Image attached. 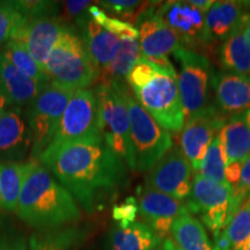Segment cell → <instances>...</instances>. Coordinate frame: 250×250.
Instances as JSON below:
<instances>
[{
    "mask_svg": "<svg viewBox=\"0 0 250 250\" xmlns=\"http://www.w3.org/2000/svg\"><path fill=\"white\" fill-rule=\"evenodd\" d=\"M37 160L87 213H94L127 182L125 162L103 138L48 147Z\"/></svg>",
    "mask_w": 250,
    "mask_h": 250,
    "instance_id": "cell-1",
    "label": "cell"
},
{
    "mask_svg": "<svg viewBox=\"0 0 250 250\" xmlns=\"http://www.w3.org/2000/svg\"><path fill=\"white\" fill-rule=\"evenodd\" d=\"M17 214L37 230L67 226L81 218L74 197L44 166L34 159L24 164Z\"/></svg>",
    "mask_w": 250,
    "mask_h": 250,
    "instance_id": "cell-2",
    "label": "cell"
},
{
    "mask_svg": "<svg viewBox=\"0 0 250 250\" xmlns=\"http://www.w3.org/2000/svg\"><path fill=\"white\" fill-rule=\"evenodd\" d=\"M140 105L168 132H181L186 123L177 73L158 67L142 56L126 77Z\"/></svg>",
    "mask_w": 250,
    "mask_h": 250,
    "instance_id": "cell-3",
    "label": "cell"
},
{
    "mask_svg": "<svg viewBox=\"0 0 250 250\" xmlns=\"http://www.w3.org/2000/svg\"><path fill=\"white\" fill-rule=\"evenodd\" d=\"M44 72L51 83L74 92L87 89L98 81V67L73 24L64 27L46 61Z\"/></svg>",
    "mask_w": 250,
    "mask_h": 250,
    "instance_id": "cell-4",
    "label": "cell"
},
{
    "mask_svg": "<svg viewBox=\"0 0 250 250\" xmlns=\"http://www.w3.org/2000/svg\"><path fill=\"white\" fill-rule=\"evenodd\" d=\"M124 98L130 121V161L127 167L133 171H149L173 147L170 133L144 109L125 86Z\"/></svg>",
    "mask_w": 250,
    "mask_h": 250,
    "instance_id": "cell-5",
    "label": "cell"
},
{
    "mask_svg": "<svg viewBox=\"0 0 250 250\" xmlns=\"http://www.w3.org/2000/svg\"><path fill=\"white\" fill-rule=\"evenodd\" d=\"M126 81L100 83L94 88L104 143L125 164L130 161V121L124 98Z\"/></svg>",
    "mask_w": 250,
    "mask_h": 250,
    "instance_id": "cell-6",
    "label": "cell"
},
{
    "mask_svg": "<svg viewBox=\"0 0 250 250\" xmlns=\"http://www.w3.org/2000/svg\"><path fill=\"white\" fill-rule=\"evenodd\" d=\"M174 57L179 62L177 87L188 121L211 105L210 90L214 71L208 58L196 50L181 45L174 52Z\"/></svg>",
    "mask_w": 250,
    "mask_h": 250,
    "instance_id": "cell-7",
    "label": "cell"
},
{
    "mask_svg": "<svg viewBox=\"0 0 250 250\" xmlns=\"http://www.w3.org/2000/svg\"><path fill=\"white\" fill-rule=\"evenodd\" d=\"M73 94L74 90L50 83L28 105L26 116L33 142L30 159L37 160L52 143Z\"/></svg>",
    "mask_w": 250,
    "mask_h": 250,
    "instance_id": "cell-8",
    "label": "cell"
},
{
    "mask_svg": "<svg viewBox=\"0 0 250 250\" xmlns=\"http://www.w3.org/2000/svg\"><path fill=\"white\" fill-rule=\"evenodd\" d=\"M98 139H102V134L95 92L88 88L76 90L62 114L49 147Z\"/></svg>",
    "mask_w": 250,
    "mask_h": 250,
    "instance_id": "cell-9",
    "label": "cell"
},
{
    "mask_svg": "<svg viewBox=\"0 0 250 250\" xmlns=\"http://www.w3.org/2000/svg\"><path fill=\"white\" fill-rule=\"evenodd\" d=\"M232 198L233 188L229 183L215 182L196 174L186 205L188 211L198 214L213 236H217L233 218Z\"/></svg>",
    "mask_w": 250,
    "mask_h": 250,
    "instance_id": "cell-10",
    "label": "cell"
},
{
    "mask_svg": "<svg viewBox=\"0 0 250 250\" xmlns=\"http://www.w3.org/2000/svg\"><path fill=\"white\" fill-rule=\"evenodd\" d=\"M192 168L180 146H174L149 170L145 187L177 201L189 198L192 189Z\"/></svg>",
    "mask_w": 250,
    "mask_h": 250,
    "instance_id": "cell-11",
    "label": "cell"
},
{
    "mask_svg": "<svg viewBox=\"0 0 250 250\" xmlns=\"http://www.w3.org/2000/svg\"><path fill=\"white\" fill-rule=\"evenodd\" d=\"M225 118L211 104L184 123L180 133V147L196 173H199L211 143L223 129Z\"/></svg>",
    "mask_w": 250,
    "mask_h": 250,
    "instance_id": "cell-12",
    "label": "cell"
},
{
    "mask_svg": "<svg viewBox=\"0 0 250 250\" xmlns=\"http://www.w3.org/2000/svg\"><path fill=\"white\" fill-rule=\"evenodd\" d=\"M67 24L61 17H44L36 19H24L12 37V41L22 44L37 65L44 71L52 49L57 44L62 29Z\"/></svg>",
    "mask_w": 250,
    "mask_h": 250,
    "instance_id": "cell-13",
    "label": "cell"
},
{
    "mask_svg": "<svg viewBox=\"0 0 250 250\" xmlns=\"http://www.w3.org/2000/svg\"><path fill=\"white\" fill-rule=\"evenodd\" d=\"M158 13L177 36L181 45L191 50L203 48L206 12L190 1H166L159 4Z\"/></svg>",
    "mask_w": 250,
    "mask_h": 250,
    "instance_id": "cell-14",
    "label": "cell"
},
{
    "mask_svg": "<svg viewBox=\"0 0 250 250\" xmlns=\"http://www.w3.org/2000/svg\"><path fill=\"white\" fill-rule=\"evenodd\" d=\"M137 202L145 224L160 240L168 239L175 219L188 210L183 202L146 187L140 188Z\"/></svg>",
    "mask_w": 250,
    "mask_h": 250,
    "instance_id": "cell-15",
    "label": "cell"
},
{
    "mask_svg": "<svg viewBox=\"0 0 250 250\" xmlns=\"http://www.w3.org/2000/svg\"><path fill=\"white\" fill-rule=\"evenodd\" d=\"M160 2H151L137 20L139 43L144 57H168L181 46L173 30L166 24L158 13Z\"/></svg>",
    "mask_w": 250,
    "mask_h": 250,
    "instance_id": "cell-16",
    "label": "cell"
},
{
    "mask_svg": "<svg viewBox=\"0 0 250 250\" xmlns=\"http://www.w3.org/2000/svg\"><path fill=\"white\" fill-rule=\"evenodd\" d=\"M249 11L250 2L248 1H214L205 13L203 49L219 48L224 41L241 27L243 18Z\"/></svg>",
    "mask_w": 250,
    "mask_h": 250,
    "instance_id": "cell-17",
    "label": "cell"
},
{
    "mask_svg": "<svg viewBox=\"0 0 250 250\" xmlns=\"http://www.w3.org/2000/svg\"><path fill=\"white\" fill-rule=\"evenodd\" d=\"M211 86L214 93V107L223 117L250 108V74L214 72Z\"/></svg>",
    "mask_w": 250,
    "mask_h": 250,
    "instance_id": "cell-18",
    "label": "cell"
},
{
    "mask_svg": "<svg viewBox=\"0 0 250 250\" xmlns=\"http://www.w3.org/2000/svg\"><path fill=\"white\" fill-rule=\"evenodd\" d=\"M31 134L23 109L11 107L0 118V162H21L31 151Z\"/></svg>",
    "mask_w": 250,
    "mask_h": 250,
    "instance_id": "cell-19",
    "label": "cell"
},
{
    "mask_svg": "<svg viewBox=\"0 0 250 250\" xmlns=\"http://www.w3.org/2000/svg\"><path fill=\"white\" fill-rule=\"evenodd\" d=\"M76 22L94 64L99 72L102 71L114 61L120 48V36L96 23L87 11Z\"/></svg>",
    "mask_w": 250,
    "mask_h": 250,
    "instance_id": "cell-20",
    "label": "cell"
},
{
    "mask_svg": "<svg viewBox=\"0 0 250 250\" xmlns=\"http://www.w3.org/2000/svg\"><path fill=\"white\" fill-rule=\"evenodd\" d=\"M45 87L23 76L0 51V94L7 100L8 105L28 107Z\"/></svg>",
    "mask_w": 250,
    "mask_h": 250,
    "instance_id": "cell-21",
    "label": "cell"
},
{
    "mask_svg": "<svg viewBox=\"0 0 250 250\" xmlns=\"http://www.w3.org/2000/svg\"><path fill=\"white\" fill-rule=\"evenodd\" d=\"M219 137L227 164L245 162L250 155V126L247 122L246 111L225 118Z\"/></svg>",
    "mask_w": 250,
    "mask_h": 250,
    "instance_id": "cell-22",
    "label": "cell"
},
{
    "mask_svg": "<svg viewBox=\"0 0 250 250\" xmlns=\"http://www.w3.org/2000/svg\"><path fill=\"white\" fill-rule=\"evenodd\" d=\"M86 232L79 225L39 229L31 234L29 250H76L83 245Z\"/></svg>",
    "mask_w": 250,
    "mask_h": 250,
    "instance_id": "cell-23",
    "label": "cell"
},
{
    "mask_svg": "<svg viewBox=\"0 0 250 250\" xmlns=\"http://www.w3.org/2000/svg\"><path fill=\"white\" fill-rule=\"evenodd\" d=\"M161 240L145 223H133L129 227L115 226L108 235V250H155Z\"/></svg>",
    "mask_w": 250,
    "mask_h": 250,
    "instance_id": "cell-24",
    "label": "cell"
},
{
    "mask_svg": "<svg viewBox=\"0 0 250 250\" xmlns=\"http://www.w3.org/2000/svg\"><path fill=\"white\" fill-rule=\"evenodd\" d=\"M139 37L123 36L120 39V48L114 61L99 72V83L111 81H126L127 74L142 58Z\"/></svg>",
    "mask_w": 250,
    "mask_h": 250,
    "instance_id": "cell-25",
    "label": "cell"
},
{
    "mask_svg": "<svg viewBox=\"0 0 250 250\" xmlns=\"http://www.w3.org/2000/svg\"><path fill=\"white\" fill-rule=\"evenodd\" d=\"M171 235L180 250H215L204 226L188 210L175 219Z\"/></svg>",
    "mask_w": 250,
    "mask_h": 250,
    "instance_id": "cell-26",
    "label": "cell"
},
{
    "mask_svg": "<svg viewBox=\"0 0 250 250\" xmlns=\"http://www.w3.org/2000/svg\"><path fill=\"white\" fill-rule=\"evenodd\" d=\"M218 57L225 71L250 74V44L242 24L221 43L218 48Z\"/></svg>",
    "mask_w": 250,
    "mask_h": 250,
    "instance_id": "cell-27",
    "label": "cell"
},
{
    "mask_svg": "<svg viewBox=\"0 0 250 250\" xmlns=\"http://www.w3.org/2000/svg\"><path fill=\"white\" fill-rule=\"evenodd\" d=\"M24 164L0 162V211H17Z\"/></svg>",
    "mask_w": 250,
    "mask_h": 250,
    "instance_id": "cell-28",
    "label": "cell"
},
{
    "mask_svg": "<svg viewBox=\"0 0 250 250\" xmlns=\"http://www.w3.org/2000/svg\"><path fill=\"white\" fill-rule=\"evenodd\" d=\"M1 52L23 76L29 78L30 80L35 81L42 86H48L51 83L45 72L37 65V62L34 61L27 49L19 42L11 40L2 48Z\"/></svg>",
    "mask_w": 250,
    "mask_h": 250,
    "instance_id": "cell-29",
    "label": "cell"
},
{
    "mask_svg": "<svg viewBox=\"0 0 250 250\" xmlns=\"http://www.w3.org/2000/svg\"><path fill=\"white\" fill-rule=\"evenodd\" d=\"M232 250H243L250 241V197L237 210L224 229Z\"/></svg>",
    "mask_w": 250,
    "mask_h": 250,
    "instance_id": "cell-30",
    "label": "cell"
},
{
    "mask_svg": "<svg viewBox=\"0 0 250 250\" xmlns=\"http://www.w3.org/2000/svg\"><path fill=\"white\" fill-rule=\"evenodd\" d=\"M226 156H225L223 144L219 134L211 143L210 147L206 152L204 160L202 162L199 175L205 179L215 181V182H226L225 181V168H226Z\"/></svg>",
    "mask_w": 250,
    "mask_h": 250,
    "instance_id": "cell-31",
    "label": "cell"
},
{
    "mask_svg": "<svg viewBox=\"0 0 250 250\" xmlns=\"http://www.w3.org/2000/svg\"><path fill=\"white\" fill-rule=\"evenodd\" d=\"M24 21L15 1H0V48H4Z\"/></svg>",
    "mask_w": 250,
    "mask_h": 250,
    "instance_id": "cell-32",
    "label": "cell"
},
{
    "mask_svg": "<svg viewBox=\"0 0 250 250\" xmlns=\"http://www.w3.org/2000/svg\"><path fill=\"white\" fill-rule=\"evenodd\" d=\"M152 1H137V0H105L99 1L103 8L111 12L122 21L136 24L139 15L151 5Z\"/></svg>",
    "mask_w": 250,
    "mask_h": 250,
    "instance_id": "cell-33",
    "label": "cell"
},
{
    "mask_svg": "<svg viewBox=\"0 0 250 250\" xmlns=\"http://www.w3.org/2000/svg\"><path fill=\"white\" fill-rule=\"evenodd\" d=\"M87 13L90 18L95 21L96 23H99L100 26H102L105 29L111 31V33L116 34L117 36L123 37V36H134L139 37L138 29L129 22H125L117 18H110L108 17L105 12H103L101 7L96 5H92L87 9Z\"/></svg>",
    "mask_w": 250,
    "mask_h": 250,
    "instance_id": "cell-34",
    "label": "cell"
},
{
    "mask_svg": "<svg viewBox=\"0 0 250 250\" xmlns=\"http://www.w3.org/2000/svg\"><path fill=\"white\" fill-rule=\"evenodd\" d=\"M19 11L22 13L24 19L44 18V17H57L58 2L44 1V0H19L15 1Z\"/></svg>",
    "mask_w": 250,
    "mask_h": 250,
    "instance_id": "cell-35",
    "label": "cell"
},
{
    "mask_svg": "<svg viewBox=\"0 0 250 250\" xmlns=\"http://www.w3.org/2000/svg\"><path fill=\"white\" fill-rule=\"evenodd\" d=\"M139 213L138 202L133 196L126 197L122 203L115 204L112 206V219L117 223V226L122 228L129 227L136 220L137 215Z\"/></svg>",
    "mask_w": 250,
    "mask_h": 250,
    "instance_id": "cell-36",
    "label": "cell"
},
{
    "mask_svg": "<svg viewBox=\"0 0 250 250\" xmlns=\"http://www.w3.org/2000/svg\"><path fill=\"white\" fill-rule=\"evenodd\" d=\"M92 6L89 0H67L62 2V15H59L65 24L72 26L74 20H78L85 13L86 9Z\"/></svg>",
    "mask_w": 250,
    "mask_h": 250,
    "instance_id": "cell-37",
    "label": "cell"
},
{
    "mask_svg": "<svg viewBox=\"0 0 250 250\" xmlns=\"http://www.w3.org/2000/svg\"><path fill=\"white\" fill-rule=\"evenodd\" d=\"M233 188V196L236 199L245 203V201L248 198L250 195V155L248 159L243 162L242 167V174L240 183Z\"/></svg>",
    "mask_w": 250,
    "mask_h": 250,
    "instance_id": "cell-38",
    "label": "cell"
},
{
    "mask_svg": "<svg viewBox=\"0 0 250 250\" xmlns=\"http://www.w3.org/2000/svg\"><path fill=\"white\" fill-rule=\"evenodd\" d=\"M242 167L243 162L240 161L227 164L226 168H225V181L229 183L232 187L237 186L240 183V180H241Z\"/></svg>",
    "mask_w": 250,
    "mask_h": 250,
    "instance_id": "cell-39",
    "label": "cell"
},
{
    "mask_svg": "<svg viewBox=\"0 0 250 250\" xmlns=\"http://www.w3.org/2000/svg\"><path fill=\"white\" fill-rule=\"evenodd\" d=\"M2 250H29L27 247L26 239L21 235L6 237L0 242Z\"/></svg>",
    "mask_w": 250,
    "mask_h": 250,
    "instance_id": "cell-40",
    "label": "cell"
},
{
    "mask_svg": "<svg viewBox=\"0 0 250 250\" xmlns=\"http://www.w3.org/2000/svg\"><path fill=\"white\" fill-rule=\"evenodd\" d=\"M190 2L197 8L202 9V11L208 12L212 5L214 4L213 0H190Z\"/></svg>",
    "mask_w": 250,
    "mask_h": 250,
    "instance_id": "cell-41",
    "label": "cell"
},
{
    "mask_svg": "<svg viewBox=\"0 0 250 250\" xmlns=\"http://www.w3.org/2000/svg\"><path fill=\"white\" fill-rule=\"evenodd\" d=\"M242 27H243V30H245L247 40H248L250 44V11L245 15V18H243Z\"/></svg>",
    "mask_w": 250,
    "mask_h": 250,
    "instance_id": "cell-42",
    "label": "cell"
},
{
    "mask_svg": "<svg viewBox=\"0 0 250 250\" xmlns=\"http://www.w3.org/2000/svg\"><path fill=\"white\" fill-rule=\"evenodd\" d=\"M160 250H180V249L177 248V246L175 245L173 240L168 237V239L164 240V243H162V246L160 247Z\"/></svg>",
    "mask_w": 250,
    "mask_h": 250,
    "instance_id": "cell-43",
    "label": "cell"
},
{
    "mask_svg": "<svg viewBox=\"0 0 250 250\" xmlns=\"http://www.w3.org/2000/svg\"><path fill=\"white\" fill-rule=\"evenodd\" d=\"M7 105H8V102H7V100L5 99V96L4 95H1V94H0V118L2 117V115L5 114V111L7 110Z\"/></svg>",
    "mask_w": 250,
    "mask_h": 250,
    "instance_id": "cell-44",
    "label": "cell"
},
{
    "mask_svg": "<svg viewBox=\"0 0 250 250\" xmlns=\"http://www.w3.org/2000/svg\"><path fill=\"white\" fill-rule=\"evenodd\" d=\"M246 117H247V122H248L249 126H250V108L248 110H246Z\"/></svg>",
    "mask_w": 250,
    "mask_h": 250,
    "instance_id": "cell-45",
    "label": "cell"
},
{
    "mask_svg": "<svg viewBox=\"0 0 250 250\" xmlns=\"http://www.w3.org/2000/svg\"><path fill=\"white\" fill-rule=\"evenodd\" d=\"M243 250H250V241H249L248 245H247V246L245 247V249H243Z\"/></svg>",
    "mask_w": 250,
    "mask_h": 250,
    "instance_id": "cell-46",
    "label": "cell"
},
{
    "mask_svg": "<svg viewBox=\"0 0 250 250\" xmlns=\"http://www.w3.org/2000/svg\"><path fill=\"white\" fill-rule=\"evenodd\" d=\"M155 250H160V247H159V248H158V249H155Z\"/></svg>",
    "mask_w": 250,
    "mask_h": 250,
    "instance_id": "cell-47",
    "label": "cell"
},
{
    "mask_svg": "<svg viewBox=\"0 0 250 250\" xmlns=\"http://www.w3.org/2000/svg\"><path fill=\"white\" fill-rule=\"evenodd\" d=\"M0 250H2V248H1V247H0Z\"/></svg>",
    "mask_w": 250,
    "mask_h": 250,
    "instance_id": "cell-48",
    "label": "cell"
}]
</instances>
